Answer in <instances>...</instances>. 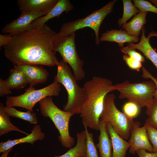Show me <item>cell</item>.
<instances>
[{"mask_svg": "<svg viewBox=\"0 0 157 157\" xmlns=\"http://www.w3.org/2000/svg\"><path fill=\"white\" fill-rule=\"evenodd\" d=\"M23 72L30 86L34 87L46 82L49 74L43 67L34 64H26L17 65Z\"/></svg>", "mask_w": 157, "mask_h": 157, "instance_id": "cell-14", "label": "cell"}, {"mask_svg": "<svg viewBox=\"0 0 157 157\" xmlns=\"http://www.w3.org/2000/svg\"><path fill=\"white\" fill-rule=\"evenodd\" d=\"M56 33L45 24L12 36V39L3 47L4 55L14 66L26 64L57 65L59 61L53 46Z\"/></svg>", "mask_w": 157, "mask_h": 157, "instance_id": "cell-1", "label": "cell"}, {"mask_svg": "<svg viewBox=\"0 0 157 157\" xmlns=\"http://www.w3.org/2000/svg\"><path fill=\"white\" fill-rule=\"evenodd\" d=\"M74 9L69 0H58L55 5L45 15L33 21L26 30L38 28L46 24L49 20L59 17L63 13H68Z\"/></svg>", "mask_w": 157, "mask_h": 157, "instance_id": "cell-13", "label": "cell"}, {"mask_svg": "<svg viewBox=\"0 0 157 157\" xmlns=\"http://www.w3.org/2000/svg\"><path fill=\"white\" fill-rule=\"evenodd\" d=\"M150 1L157 8V0H151Z\"/></svg>", "mask_w": 157, "mask_h": 157, "instance_id": "cell-37", "label": "cell"}, {"mask_svg": "<svg viewBox=\"0 0 157 157\" xmlns=\"http://www.w3.org/2000/svg\"><path fill=\"white\" fill-rule=\"evenodd\" d=\"M140 123L136 122L131 131L128 141L130 144L129 153L135 154L140 149H144L149 152H155L148 138L146 126L140 127Z\"/></svg>", "mask_w": 157, "mask_h": 157, "instance_id": "cell-10", "label": "cell"}, {"mask_svg": "<svg viewBox=\"0 0 157 157\" xmlns=\"http://www.w3.org/2000/svg\"><path fill=\"white\" fill-rule=\"evenodd\" d=\"M141 69L142 71V77L144 79H150L155 84L156 89L154 98H157V78L153 76L144 67L142 66Z\"/></svg>", "mask_w": 157, "mask_h": 157, "instance_id": "cell-33", "label": "cell"}, {"mask_svg": "<svg viewBox=\"0 0 157 157\" xmlns=\"http://www.w3.org/2000/svg\"><path fill=\"white\" fill-rule=\"evenodd\" d=\"M116 98L113 93L108 94L106 96L100 119L109 123L117 133L126 140L129 139L131 130L136 121L119 110L115 104Z\"/></svg>", "mask_w": 157, "mask_h": 157, "instance_id": "cell-7", "label": "cell"}, {"mask_svg": "<svg viewBox=\"0 0 157 157\" xmlns=\"http://www.w3.org/2000/svg\"><path fill=\"white\" fill-rule=\"evenodd\" d=\"M142 33L140 42L135 44L133 42L129 43L127 46L139 50L144 56L150 60L157 69V52L152 47L149 43V39L152 36L157 37V33L150 32L147 37L145 36V30L143 26L142 29Z\"/></svg>", "mask_w": 157, "mask_h": 157, "instance_id": "cell-16", "label": "cell"}, {"mask_svg": "<svg viewBox=\"0 0 157 157\" xmlns=\"http://www.w3.org/2000/svg\"><path fill=\"white\" fill-rule=\"evenodd\" d=\"M45 137V134L42 132L40 126L35 124L33 126L31 133L26 136L13 140L8 139L6 142H1L0 153H2L20 143H27L33 144L35 141L42 140Z\"/></svg>", "mask_w": 157, "mask_h": 157, "instance_id": "cell-17", "label": "cell"}, {"mask_svg": "<svg viewBox=\"0 0 157 157\" xmlns=\"http://www.w3.org/2000/svg\"><path fill=\"white\" fill-rule=\"evenodd\" d=\"M147 14V12H140L130 22L124 24L122 28L125 29L130 35L138 37L144 25L147 22L146 17Z\"/></svg>", "mask_w": 157, "mask_h": 157, "instance_id": "cell-21", "label": "cell"}, {"mask_svg": "<svg viewBox=\"0 0 157 157\" xmlns=\"http://www.w3.org/2000/svg\"><path fill=\"white\" fill-rule=\"evenodd\" d=\"M12 38V36L9 34H0V47H3L7 44Z\"/></svg>", "mask_w": 157, "mask_h": 157, "instance_id": "cell-35", "label": "cell"}, {"mask_svg": "<svg viewBox=\"0 0 157 157\" xmlns=\"http://www.w3.org/2000/svg\"><path fill=\"white\" fill-rule=\"evenodd\" d=\"M136 153L138 157H157V152H148L144 149H140Z\"/></svg>", "mask_w": 157, "mask_h": 157, "instance_id": "cell-34", "label": "cell"}, {"mask_svg": "<svg viewBox=\"0 0 157 157\" xmlns=\"http://www.w3.org/2000/svg\"><path fill=\"white\" fill-rule=\"evenodd\" d=\"M40 113L45 117H49L58 130L59 140L64 147L70 148L74 144V138L70 135L69 122L74 114L60 110L54 103L51 96H47L39 102Z\"/></svg>", "mask_w": 157, "mask_h": 157, "instance_id": "cell-4", "label": "cell"}, {"mask_svg": "<svg viewBox=\"0 0 157 157\" xmlns=\"http://www.w3.org/2000/svg\"><path fill=\"white\" fill-rule=\"evenodd\" d=\"M140 108L137 104L132 102L128 101L123 106V113L129 118L133 119L139 114Z\"/></svg>", "mask_w": 157, "mask_h": 157, "instance_id": "cell-28", "label": "cell"}, {"mask_svg": "<svg viewBox=\"0 0 157 157\" xmlns=\"http://www.w3.org/2000/svg\"><path fill=\"white\" fill-rule=\"evenodd\" d=\"M124 10L122 16L118 21L119 27L122 26L127 21L134 15L138 13L140 11L135 7L131 0H122Z\"/></svg>", "mask_w": 157, "mask_h": 157, "instance_id": "cell-25", "label": "cell"}, {"mask_svg": "<svg viewBox=\"0 0 157 157\" xmlns=\"http://www.w3.org/2000/svg\"><path fill=\"white\" fill-rule=\"evenodd\" d=\"M117 1L113 0L100 9L94 11L82 19L64 23L56 37L63 38L69 36L75 33L78 30L86 27L92 29L95 35V42L96 45L100 43L99 32L100 26L106 17L113 11L114 6Z\"/></svg>", "mask_w": 157, "mask_h": 157, "instance_id": "cell-5", "label": "cell"}, {"mask_svg": "<svg viewBox=\"0 0 157 157\" xmlns=\"http://www.w3.org/2000/svg\"><path fill=\"white\" fill-rule=\"evenodd\" d=\"M48 12L33 14L21 13L17 18L6 25L2 32L13 36L26 31L32 22L36 19L46 14Z\"/></svg>", "mask_w": 157, "mask_h": 157, "instance_id": "cell-12", "label": "cell"}, {"mask_svg": "<svg viewBox=\"0 0 157 157\" xmlns=\"http://www.w3.org/2000/svg\"><path fill=\"white\" fill-rule=\"evenodd\" d=\"M149 140L155 152H157V129L145 123Z\"/></svg>", "mask_w": 157, "mask_h": 157, "instance_id": "cell-31", "label": "cell"}, {"mask_svg": "<svg viewBox=\"0 0 157 157\" xmlns=\"http://www.w3.org/2000/svg\"><path fill=\"white\" fill-rule=\"evenodd\" d=\"M4 109L8 116L27 121L30 123L36 124L38 119L36 114L29 110L24 112L18 110L13 107L4 106Z\"/></svg>", "mask_w": 157, "mask_h": 157, "instance_id": "cell-24", "label": "cell"}, {"mask_svg": "<svg viewBox=\"0 0 157 157\" xmlns=\"http://www.w3.org/2000/svg\"><path fill=\"white\" fill-rule=\"evenodd\" d=\"M13 147L2 153L0 157H7L9 153L13 149Z\"/></svg>", "mask_w": 157, "mask_h": 157, "instance_id": "cell-36", "label": "cell"}, {"mask_svg": "<svg viewBox=\"0 0 157 157\" xmlns=\"http://www.w3.org/2000/svg\"><path fill=\"white\" fill-rule=\"evenodd\" d=\"M75 36V33L63 38L55 36L53 46L56 52L60 54L62 60L71 67L74 75L78 81L84 78L85 73L83 68V60L80 58L76 51Z\"/></svg>", "mask_w": 157, "mask_h": 157, "instance_id": "cell-9", "label": "cell"}, {"mask_svg": "<svg viewBox=\"0 0 157 157\" xmlns=\"http://www.w3.org/2000/svg\"><path fill=\"white\" fill-rule=\"evenodd\" d=\"M133 4L140 12H151L157 14V8L149 2L143 0H133Z\"/></svg>", "mask_w": 157, "mask_h": 157, "instance_id": "cell-29", "label": "cell"}, {"mask_svg": "<svg viewBox=\"0 0 157 157\" xmlns=\"http://www.w3.org/2000/svg\"><path fill=\"white\" fill-rule=\"evenodd\" d=\"M27 84L23 72L17 66H14L10 70L9 76L6 80L0 79V96L3 97L11 94V90L23 88Z\"/></svg>", "mask_w": 157, "mask_h": 157, "instance_id": "cell-11", "label": "cell"}, {"mask_svg": "<svg viewBox=\"0 0 157 157\" xmlns=\"http://www.w3.org/2000/svg\"><path fill=\"white\" fill-rule=\"evenodd\" d=\"M123 58L128 67L131 69L139 72L142 67L141 62L132 58L128 56L124 55Z\"/></svg>", "mask_w": 157, "mask_h": 157, "instance_id": "cell-32", "label": "cell"}, {"mask_svg": "<svg viewBox=\"0 0 157 157\" xmlns=\"http://www.w3.org/2000/svg\"><path fill=\"white\" fill-rule=\"evenodd\" d=\"M106 128L112 142V157H126L127 151L130 147L129 142L118 135L108 122Z\"/></svg>", "mask_w": 157, "mask_h": 157, "instance_id": "cell-18", "label": "cell"}, {"mask_svg": "<svg viewBox=\"0 0 157 157\" xmlns=\"http://www.w3.org/2000/svg\"><path fill=\"white\" fill-rule=\"evenodd\" d=\"M139 40L138 37L130 35L125 31L112 29L104 33L99 38L101 41L115 42L118 44L121 48L126 42H137Z\"/></svg>", "mask_w": 157, "mask_h": 157, "instance_id": "cell-19", "label": "cell"}, {"mask_svg": "<svg viewBox=\"0 0 157 157\" xmlns=\"http://www.w3.org/2000/svg\"><path fill=\"white\" fill-rule=\"evenodd\" d=\"M58 0H18L17 4L21 13L33 14L48 12Z\"/></svg>", "mask_w": 157, "mask_h": 157, "instance_id": "cell-15", "label": "cell"}, {"mask_svg": "<svg viewBox=\"0 0 157 157\" xmlns=\"http://www.w3.org/2000/svg\"><path fill=\"white\" fill-rule=\"evenodd\" d=\"M85 99L79 116L83 125L99 131L100 116L106 96L115 91L110 80L101 77H93L83 84Z\"/></svg>", "mask_w": 157, "mask_h": 157, "instance_id": "cell-2", "label": "cell"}, {"mask_svg": "<svg viewBox=\"0 0 157 157\" xmlns=\"http://www.w3.org/2000/svg\"><path fill=\"white\" fill-rule=\"evenodd\" d=\"M83 125L86 135V157H99L97 147L93 141V134L89 132L88 127L85 125Z\"/></svg>", "mask_w": 157, "mask_h": 157, "instance_id": "cell-27", "label": "cell"}, {"mask_svg": "<svg viewBox=\"0 0 157 157\" xmlns=\"http://www.w3.org/2000/svg\"><path fill=\"white\" fill-rule=\"evenodd\" d=\"M106 122L100 119V134L98 143L96 144L100 157H112L113 147L111 140L106 128Z\"/></svg>", "mask_w": 157, "mask_h": 157, "instance_id": "cell-20", "label": "cell"}, {"mask_svg": "<svg viewBox=\"0 0 157 157\" xmlns=\"http://www.w3.org/2000/svg\"><path fill=\"white\" fill-rule=\"evenodd\" d=\"M57 74L54 78L65 88L67 100L63 110L73 114H80L85 101V94L83 87H80L72 73L70 66L63 60L57 65Z\"/></svg>", "mask_w": 157, "mask_h": 157, "instance_id": "cell-3", "label": "cell"}, {"mask_svg": "<svg viewBox=\"0 0 157 157\" xmlns=\"http://www.w3.org/2000/svg\"><path fill=\"white\" fill-rule=\"evenodd\" d=\"M135 49L127 46L121 48V51L126 55L142 63L144 62V57L140 53L136 51Z\"/></svg>", "mask_w": 157, "mask_h": 157, "instance_id": "cell-30", "label": "cell"}, {"mask_svg": "<svg viewBox=\"0 0 157 157\" xmlns=\"http://www.w3.org/2000/svg\"><path fill=\"white\" fill-rule=\"evenodd\" d=\"M113 88L119 92V99H126L140 108L146 107L151 104L156 89L155 84L151 80L136 83L126 80L113 85Z\"/></svg>", "mask_w": 157, "mask_h": 157, "instance_id": "cell-6", "label": "cell"}, {"mask_svg": "<svg viewBox=\"0 0 157 157\" xmlns=\"http://www.w3.org/2000/svg\"><path fill=\"white\" fill-rule=\"evenodd\" d=\"M4 105L0 103V135L1 136L12 131H18L26 134H29L22 130L12 124L10 122L9 116L4 109Z\"/></svg>", "mask_w": 157, "mask_h": 157, "instance_id": "cell-23", "label": "cell"}, {"mask_svg": "<svg viewBox=\"0 0 157 157\" xmlns=\"http://www.w3.org/2000/svg\"><path fill=\"white\" fill-rule=\"evenodd\" d=\"M146 108L148 117L145 123L157 129V98H154L151 104Z\"/></svg>", "mask_w": 157, "mask_h": 157, "instance_id": "cell-26", "label": "cell"}, {"mask_svg": "<svg viewBox=\"0 0 157 157\" xmlns=\"http://www.w3.org/2000/svg\"><path fill=\"white\" fill-rule=\"evenodd\" d=\"M77 143L73 147H71L65 153L55 157H86L85 143L86 132L85 130L76 133Z\"/></svg>", "mask_w": 157, "mask_h": 157, "instance_id": "cell-22", "label": "cell"}, {"mask_svg": "<svg viewBox=\"0 0 157 157\" xmlns=\"http://www.w3.org/2000/svg\"><path fill=\"white\" fill-rule=\"evenodd\" d=\"M61 84L54 79L53 82L44 88L35 89L30 86L24 93L17 96H8L5 103L6 106L19 107L33 112L35 104L47 96H58L61 90Z\"/></svg>", "mask_w": 157, "mask_h": 157, "instance_id": "cell-8", "label": "cell"}]
</instances>
